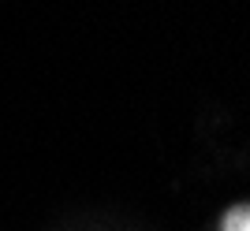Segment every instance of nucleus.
Returning a JSON list of instances; mask_svg holds the SVG:
<instances>
[{
    "mask_svg": "<svg viewBox=\"0 0 250 231\" xmlns=\"http://www.w3.org/2000/svg\"><path fill=\"white\" fill-rule=\"evenodd\" d=\"M220 231H250V205H231L220 220Z\"/></svg>",
    "mask_w": 250,
    "mask_h": 231,
    "instance_id": "obj_1",
    "label": "nucleus"
}]
</instances>
